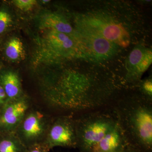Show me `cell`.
I'll use <instances>...</instances> for the list:
<instances>
[{"instance_id": "6da1fadb", "label": "cell", "mask_w": 152, "mask_h": 152, "mask_svg": "<svg viewBox=\"0 0 152 152\" xmlns=\"http://www.w3.org/2000/svg\"><path fill=\"white\" fill-rule=\"evenodd\" d=\"M110 106L129 145L152 152V102L137 94L116 96Z\"/></svg>"}, {"instance_id": "7a4b0ae2", "label": "cell", "mask_w": 152, "mask_h": 152, "mask_svg": "<svg viewBox=\"0 0 152 152\" xmlns=\"http://www.w3.org/2000/svg\"><path fill=\"white\" fill-rule=\"evenodd\" d=\"M80 152H92L94 146L116 126V114L110 105L74 116Z\"/></svg>"}, {"instance_id": "3957f363", "label": "cell", "mask_w": 152, "mask_h": 152, "mask_svg": "<svg viewBox=\"0 0 152 152\" xmlns=\"http://www.w3.org/2000/svg\"><path fill=\"white\" fill-rule=\"evenodd\" d=\"M50 124L40 112H28L15 132L16 135L27 149L44 142Z\"/></svg>"}, {"instance_id": "277c9868", "label": "cell", "mask_w": 152, "mask_h": 152, "mask_svg": "<svg viewBox=\"0 0 152 152\" xmlns=\"http://www.w3.org/2000/svg\"><path fill=\"white\" fill-rule=\"evenodd\" d=\"M43 143L49 150L56 147L76 148L74 116L61 115L51 122Z\"/></svg>"}, {"instance_id": "5b68a950", "label": "cell", "mask_w": 152, "mask_h": 152, "mask_svg": "<svg viewBox=\"0 0 152 152\" xmlns=\"http://www.w3.org/2000/svg\"><path fill=\"white\" fill-rule=\"evenodd\" d=\"M82 22L83 29L96 34L120 46L125 48L129 45V34L120 24L97 17L87 16Z\"/></svg>"}, {"instance_id": "8992f818", "label": "cell", "mask_w": 152, "mask_h": 152, "mask_svg": "<svg viewBox=\"0 0 152 152\" xmlns=\"http://www.w3.org/2000/svg\"><path fill=\"white\" fill-rule=\"evenodd\" d=\"M152 61L151 50L141 45L135 47L127 61L126 81L129 84L138 83L142 75L151 66Z\"/></svg>"}, {"instance_id": "52a82bcc", "label": "cell", "mask_w": 152, "mask_h": 152, "mask_svg": "<svg viewBox=\"0 0 152 152\" xmlns=\"http://www.w3.org/2000/svg\"><path fill=\"white\" fill-rule=\"evenodd\" d=\"M83 51L87 56L102 59L113 55L115 48L112 42L87 30L83 29Z\"/></svg>"}, {"instance_id": "ba28073f", "label": "cell", "mask_w": 152, "mask_h": 152, "mask_svg": "<svg viewBox=\"0 0 152 152\" xmlns=\"http://www.w3.org/2000/svg\"><path fill=\"white\" fill-rule=\"evenodd\" d=\"M28 107L29 104L24 98L20 97L10 100L0 117V126L15 132L27 113Z\"/></svg>"}, {"instance_id": "9c48e42d", "label": "cell", "mask_w": 152, "mask_h": 152, "mask_svg": "<svg viewBox=\"0 0 152 152\" xmlns=\"http://www.w3.org/2000/svg\"><path fill=\"white\" fill-rule=\"evenodd\" d=\"M127 141L118 124L96 144L92 152H120L127 146Z\"/></svg>"}, {"instance_id": "30bf717a", "label": "cell", "mask_w": 152, "mask_h": 152, "mask_svg": "<svg viewBox=\"0 0 152 152\" xmlns=\"http://www.w3.org/2000/svg\"><path fill=\"white\" fill-rule=\"evenodd\" d=\"M47 41L51 48L60 54L73 55L77 51L75 41L69 35L67 34L50 31Z\"/></svg>"}, {"instance_id": "8fae6325", "label": "cell", "mask_w": 152, "mask_h": 152, "mask_svg": "<svg viewBox=\"0 0 152 152\" xmlns=\"http://www.w3.org/2000/svg\"><path fill=\"white\" fill-rule=\"evenodd\" d=\"M40 26L42 28L70 35L73 33V28L64 17L55 13L48 12L41 17Z\"/></svg>"}, {"instance_id": "7c38bea8", "label": "cell", "mask_w": 152, "mask_h": 152, "mask_svg": "<svg viewBox=\"0 0 152 152\" xmlns=\"http://www.w3.org/2000/svg\"><path fill=\"white\" fill-rule=\"evenodd\" d=\"M1 83L7 96L10 100L20 97L21 84L18 76L16 73L7 71L1 76Z\"/></svg>"}, {"instance_id": "4fadbf2b", "label": "cell", "mask_w": 152, "mask_h": 152, "mask_svg": "<svg viewBox=\"0 0 152 152\" xmlns=\"http://www.w3.org/2000/svg\"><path fill=\"white\" fill-rule=\"evenodd\" d=\"M27 148L15 135L0 142V152H26Z\"/></svg>"}, {"instance_id": "5bb4252c", "label": "cell", "mask_w": 152, "mask_h": 152, "mask_svg": "<svg viewBox=\"0 0 152 152\" xmlns=\"http://www.w3.org/2000/svg\"><path fill=\"white\" fill-rule=\"evenodd\" d=\"M23 45L20 39L15 37L9 41L6 47L5 53L9 59L12 61L19 59L23 53Z\"/></svg>"}, {"instance_id": "9a60e30c", "label": "cell", "mask_w": 152, "mask_h": 152, "mask_svg": "<svg viewBox=\"0 0 152 152\" xmlns=\"http://www.w3.org/2000/svg\"><path fill=\"white\" fill-rule=\"evenodd\" d=\"M138 94L147 100L152 102V81L151 78L139 81Z\"/></svg>"}, {"instance_id": "2e32d148", "label": "cell", "mask_w": 152, "mask_h": 152, "mask_svg": "<svg viewBox=\"0 0 152 152\" xmlns=\"http://www.w3.org/2000/svg\"><path fill=\"white\" fill-rule=\"evenodd\" d=\"M14 5L23 11H28L36 5L37 1L36 0H15L13 1Z\"/></svg>"}, {"instance_id": "e0dca14e", "label": "cell", "mask_w": 152, "mask_h": 152, "mask_svg": "<svg viewBox=\"0 0 152 152\" xmlns=\"http://www.w3.org/2000/svg\"><path fill=\"white\" fill-rule=\"evenodd\" d=\"M12 22L11 15L7 11H0V34L7 29Z\"/></svg>"}, {"instance_id": "ac0fdd59", "label": "cell", "mask_w": 152, "mask_h": 152, "mask_svg": "<svg viewBox=\"0 0 152 152\" xmlns=\"http://www.w3.org/2000/svg\"><path fill=\"white\" fill-rule=\"evenodd\" d=\"M49 151L43 143L37 144L27 149V152H48Z\"/></svg>"}, {"instance_id": "d6986e66", "label": "cell", "mask_w": 152, "mask_h": 152, "mask_svg": "<svg viewBox=\"0 0 152 152\" xmlns=\"http://www.w3.org/2000/svg\"><path fill=\"white\" fill-rule=\"evenodd\" d=\"M120 152H144L141 150L135 148V147L132 146L128 145L125 148Z\"/></svg>"}, {"instance_id": "ffe728a7", "label": "cell", "mask_w": 152, "mask_h": 152, "mask_svg": "<svg viewBox=\"0 0 152 152\" xmlns=\"http://www.w3.org/2000/svg\"><path fill=\"white\" fill-rule=\"evenodd\" d=\"M7 96L4 88L0 85V104H2L5 101Z\"/></svg>"}, {"instance_id": "44dd1931", "label": "cell", "mask_w": 152, "mask_h": 152, "mask_svg": "<svg viewBox=\"0 0 152 152\" xmlns=\"http://www.w3.org/2000/svg\"><path fill=\"white\" fill-rule=\"evenodd\" d=\"M44 3H48L49 1H42Z\"/></svg>"}, {"instance_id": "7402d4cb", "label": "cell", "mask_w": 152, "mask_h": 152, "mask_svg": "<svg viewBox=\"0 0 152 152\" xmlns=\"http://www.w3.org/2000/svg\"></svg>"}]
</instances>
